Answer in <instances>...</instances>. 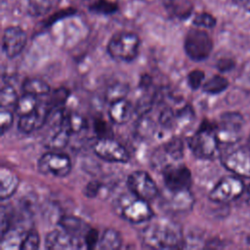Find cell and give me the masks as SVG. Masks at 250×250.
Masks as SVG:
<instances>
[{
	"mask_svg": "<svg viewBox=\"0 0 250 250\" xmlns=\"http://www.w3.org/2000/svg\"><path fill=\"white\" fill-rule=\"evenodd\" d=\"M140 237L144 245L156 249L180 248L184 243L180 225L165 219H158L146 226Z\"/></svg>",
	"mask_w": 250,
	"mask_h": 250,
	"instance_id": "cell-1",
	"label": "cell"
},
{
	"mask_svg": "<svg viewBox=\"0 0 250 250\" xmlns=\"http://www.w3.org/2000/svg\"><path fill=\"white\" fill-rule=\"evenodd\" d=\"M216 127L208 120H203L198 130L188 139V146L191 152L198 158H211L218 147Z\"/></svg>",
	"mask_w": 250,
	"mask_h": 250,
	"instance_id": "cell-2",
	"label": "cell"
},
{
	"mask_svg": "<svg viewBox=\"0 0 250 250\" xmlns=\"http://www.w3.org/2000/svg\"><path fill=\"white\" fill-rule=\"evenodd\" d=\"M140 38L137 34L129 31L115 33L107 44V53L115 61L129 62L138 56Z\"/></svg>",
	"mask_w": 250,
	"mask_h": 250,
	"instance_id": "cell-3",
	"label": "cell"
},
{
	"mask_svg": "<svg viewBox=\"0 0 250 250\" xmlns=\"http://www.w3.org/2000/svg\"><path fill=\"white\" fill-rule=\"evenodd\" d=\"M184 48L187 56L195 62L207 59L213 49V42L210 35L199 28L188 30L185 37Z\"/></svg>",
	"mask_w": 250,
	"mask_h": 250,
	"instance_id": "cell-4",
	"label": "cell"
},
{
	"mask_svg": "<svg viewBox=\"0 0 250 250\" xmlns=\"http://www.w3.org/2000/svg\"><path fill=\"white\" fill-rule=\"evenodd\" d=\"M119 211L124 220L133 224L149 221L154 215L148 201L139 198L134 194L132 198H125L122 200L119 204Z\"/></svg>",
	"mask_w": 250,
	"mask_h": 250,
	"instance_id": "cell-5",
	"label": "cell"
},
{
	"mask_svg": "<svg viewBox=\"0 0 250 250\" xmlns=\"http://www.w3.org/2000/svg\"><path fill=\"white\" fill-rule=\"evenodd\" d=\"M243 116L238 112H225L220 117L216 127V136L219 143L233 144L238 141L243 127Z\"/></svg>",
	"mask_w": 250,
	"mask_h": 250,
	"instance_id": "cell-6",
	"label": "cell"
},
{
	"mask_svg": "<svg viewBox=\"0 0 250 250\" xmlns=\"http://www.w3.org/2000/svg\"><path fill=\"white\" fill-rule=\"evenodd\" d=\"M127 186L132 194L146 201L153 200L158 195L156 184L145 171L131 173L127 178Z\"/></svg>",
	"mask_w": 250,
	"mask_h": 250,
	"instance_id": "cell-7",
	"label": "cell"
},
{
	"mask_svg": "<svg viewBox=\"0 0 250 250\" xmlns=\"http://www.w3.org/2000/svg\"><path fill=\"white\" fill-rule=\"evenodd\" d=\"M244 191V185L236 177L228 176L220 180L209 193V199L216 203H228L238 198Z\"/></svg>",
	"mask_w": 250,
	"mask_h": 250,
	"instance_id": "cell-8",
	"label": "cell"
},
{
	"mask_svg": "<svg viewBox=\"0 0 250 250\" xmlns=\"http://www.w3.org/2000/svg\"><path fill=\"white\" fill-rule=\"evenodd\" d=\"M37 168L42 174H51L62 178L70 173L71 160L66 154L50 151L40 157Z\"/></svg>",
	"mask_w": 250,
	"mask_h": 250,
	"instance_id": "cell-9",
	"label": "cell"
},
{
	"mask_svg": "<svg viewBox=\"0 0 250 250\" xmlns=\"http://www.w3.org/2000/svg\"><path fill=\"white\" fill-rule=\"evenodd\" d=\"M162 176L166 188L172 191L189 189L192 183L190 170L185 165L168 164L163 168Z\"/></svg>",
	"mask_w": 250,
	"mask_h": 250,
	"instance_id": "cell-10",
	"label": "cell"
},
{
	"mask_svg": "<svg viewBox=\"0 0 250 250\" xmlns=\"http://www.w3.org/2000/svg\"><path fill=\"white\" fill-rule=\"evenodd\" d=\"M95 154L108 162L126 163L130 159L127 149L111 138H100L94 145Z\"/></svg>",
	"mask_w": 250,
	"mask_h": 250,
	"instance_id": "cell-11",
	"label": "cell"
},
{
	"mask_svg": "<svg viewBox=\"0 0 250 250\" xmlns=\"http://www.w3.org/2000/svg\"><path fill=\"white\" fill-rule=\"evenodd\" d=\"M26 44V33L19 26L7 27L2 36V50L7 58L19 56Z\"/></svg>",
	"mask_w": 250,
	"mask_h": 250,
	"instance_id": "cell-12",
	"label": "cell"
},
{
	"mask_svg": "<svg viewBox=\"0 0 250 250\" xmlns=\"http://www.w3.org/2000/svg\"><path fill=\"white\" fill-rule=\"evenodd\" d=\"M224 166L243 178H250V149L238 148L230 151L223 158Z\"/></svg>",
	"mask_w": 250,
	"mask_h": 250,
	"instance_id": "cell-13",
	"label": "cell"
},
{
	"mask_svg": "<svg viewBox=\"0 0 250 250\" xmlns=\"http://www.w3.org/2000/svg\"><path fill=\"white\" fill-rule=\"evenodd\" d=\"M51 109L49 108L47 103L39 104L35 110L25 115L20 116L18 121L19 131L23 134H29L41 128L46 124Z\"/></svg>",
	"mask_w": 250,
	"mask_h": 250,
	"instance_id": "cell-14",
	"label": "cell"
},
{
	"mask_svg": "<svg viewBox=\"0 0 250 250\" xmlns=\"http://www.w3.org/2000/svg\"><path fill=\"white\" fill-rule=\"evenodd\" d=\"M193 197L189 189L172 191L167 189V193L162 197L161 204L172 212H187L193 205Z\"/></svg>",
	"mask_w": 250,
	"mask_h": 250,
	"instance_id": "cell-15",
	"label": "cell"
},
{
	"mask_svg": "<svg viewBox=\"0 0 250 250\" xmlns=\"http://www.w3.org/2000/svg\"><path fill=\"white\" fill-rule=\"evenodd\" d=\"M81 239L74 237L65 230L54 229L45 238V246L48 249H77L81 247Z\"/></svg>",
	"mask_w": 250,
	"mask_h": 250,
	"instance_id": "cell-16",
	"label": "cell"
},
{
	"mask_svg": "<svg viewBox=\"0 0 250 250\" xmlns=\"http://www.w3.org/2000/svg\"><path fill=\"white\" fill-rule=\"evenodd\" d=\"M133 104L126 99L111 103L108 108L109 119L117 125H123L127 123L133 116Z\"/></svg>",
	"mask_w": 250,
	"mask_h": 250,
	"instance_id": "cell-17",
	"label": "cell"
},
{
	"mask_svg": "<svg viewBox=\"0 0 250 250\" xmlns=\"http://www.w3.org/2000/svg\"><path fill=\"white\" fill-rule=\"evenodd\" d=\"M20 184V180L16 173L12 170L2 167L0 170V197L5 200L12 196Z\"/></svg>",
	"mask_w": 250,
	"mask_h": 250,
	"instance_id": "cell-18",
	"label": "cell"
},
{
	"mask_svg": "<svg viewBox=\"0 0 250 250\" xmlns=\"http://www.w3.org/2000/svg\"><path fill=\"white\" fill-rule=\"evenodd\" d=\"M59 224L63 230L79 239L84 238L86 231L89 229V227L80 218L74 216H63L60 219Z\"/></svg>",
	"mask_w": 250,
	"mask_h": 250,
	"instance_id": "cell-19",
	"label": "cell"
},
{
	"mask_svg": "<svg viewBox=\"0 0 250 250\" xmlns=\"http://www.w3.org/2000/svg\"><path fill=\"white\" fill-rule=\"evenodd\" d=\"M99 248L104 250L118 249L122 245V237L114 229H105L102 233L99 241Z\"/></svg>",
	"mask_w": 250,
	"mask_h": 250,
	"instance_id": "cell-20",
	"label": "cell"
},
{
	"mask_svg": "<svg viewBox=\"0 0 250 250\" xmlns=\"http://www.w3.org/2000/svg\"><path fill=\"white\" fill-rule=\"evenodd\" d=\"M22 91L23 93L32 94L35 96L48 95L51 91L50 86L47 82L40 78H26L22 82Z\"/></svg>",
	"mask_w": 250,
	"mask_h": 250,
	"instance_id": "cell-21",
	"label": "cell"
},
{
	"mask_svg": "<svg viewBox=\"0 0 250 250\" xmlns=\"http://www.w3.org/2000/svg\"><path fill=\"white\" fill-rule=\"evenodd\" d=\"M39 105V103L37 101V96L28 94V93H23L21 97H20L17 101V104L15 105L16 113L20 116L25 115L37 108Z\"/></svg>",
	"mask_w": 250,
	"mask_h": 250,
	"instance_id": "cell-22",
	"label": "cell"
},
{
	"mask_svg": "<svg viewBox=\"0 0 250 250\" xmlns=\"http://www.w3.org/2000/svg\"><path fill=\"white\" fill-rule=\"evenodd\" d=\"M70 135L71 133L61 124L60 126H57L55 132L47 140L46 146L50 148H62L67 145Z\"/></svg>",
	"mask_w": 250,
	"mask_h": 250,
	"instance_id": "cell-23",
	"label": "cell"
},
{
	"mask_svg": "<svg viewBox=\"0 0 250 250\" xmlns=\"http://www.w3.org/2000/svg\"><path fill=\"white\" fill-rule=\"evenodd\" d=\"M62 125L67 129L71 134L73 133H79L81 130H83L86 125V119L76 112H70V113H64Z\"/></svg>",
	"mask_w": 250,
	"mask_h": 250,
	"instance_id": "cell-24",
	"label": "cell"
},
{
	"mask_svg": "<svg viewBox=\"0 0 250 250\" xmlns=\"http://www.w3.org/2000/svg\"><path fill=\"white\" fill-rule=\"evenodd\" d=\"M128 93H129V86L127 84L116 82L108 86V88L105 91L104 98H105V101L110 104L111 103L125 99Z\"/></svg>",
	"mask_w": 250,
	"mask_h": 250,
	"instance_id": "cell-25",
	"label": "cell"
},
{
	"mask_svg": "<svg viewBox=\"0 0 250 250\" xmlns=\"http://www.w3.org/2000/svg\"><path fill=\"white\" fill-rule=\"evenodd\" d=\"M229 86V81L222 75H214L209 80H207L203 86L202 90L211 95H216L225 91Z\"/></svg>",
	"mask_w": 250,
	"mask_h": 250,
	"instance_id": "cell-26",
	"label": "cell"
},
{
	"mask_svg": "<svg viewBox=\"0 0 250 250\" xmlns=\"http://www.w3.org/2000/svg\"><path fill=\"white\" fill-rule=\"evenodd\" d=\"M69 97V90L65 87H59L50 94L49 100L46 102L51 111L53 109L62 108Z\"/></svg>",
	"mask_w": 250,
	"mask_h": 250,
	"instance_id": "cell-27",
	"label": "cell"
},
{
	"mask_svg": "<svg viewBox=\"0 0 250 250\" xmlns=\"http://www.w3.org/2000/svg\"><path fill=\"white\" fill-rule=\"evenodd\" d=\"M164 151L173 159L179 160L184 154V145L180 138H172L163 145Z\"/></svg>",
	"mask_w": 250,
	"mask_h": 250,
	"instance_id": "cell-28",
	"label": "cell"
},
{
	"mask_svg": "<svg viewBox=\"0 0 250 250\" xmlns=\"http://www.w3.org/2000/svg\"><path fill=\"white\" fill-rule=\"evenodd\" d=\"M18 95L15 88L9 84L3 85L0 91V105L1 107H8L16 105L18 101Z\"/></svg>",
	"mask_w": 250,
	"mask_h": 250,
	"instance_id": "cell-29",
	"label": "cell"
},
{
	"mask_svg": "<svg viewBox=\"0 0 250 250\" xmlns=\"http://www.w3.org/2000/svg\"><path fill=\"white\" fill-rule=\"evenodd\" d=\"M40 238L36 229H30L21 240L20 249L21 250H35L39 247Z\"/></svg>",
	"mask_w": 250,
	"mask_h": 250,
	"instance_id": "cell-30",
	"label": "cell"
},
{
	"mask_svg": "<svg viewBox=\"0 0 250 250\" xmlns=\"http://www.w3.org/2000/svg\"><path fill=\"white\" fill-rule=\"evenodd\" d=\"M90 10L104 15L113 14L118 10V5L109 0H96L90 7Z\"/></svg>",
	"mask_w": 250,
	"mask_h": 250,
	"instance_id": "cell-31",
	"label": "cell"
},
{
	"mask_svg": "<svg viewBox=\"0 0 250 250\" xmlns=\"http://www.w3.org/2000/svg\"><path fill=\"white\" fill-rule=\"evenodd\" d=\"M54 0H28L29 12L32 15H42L51 9Z\"/></svg>",
	"mask_w": 250,
	"mask_h": 250,
	"instance_id": "cell-32",
	"label": "cell"
},
{
	"mask_svg": "<svg viewBox=\"0 0 250 250\" xmlns=\"http://www.w3.org/2000/svg\"><path fill=\"white\" fill-rule=\"evenodd\" d=\"M193 24L199 27H205V28H212L216 25V19L209 13H199L197 14L193 21Z\"/></svg>",
	"mask_w": 250,
	"mask_h": 250,
	"instance_id": "cell-33",
	"label": "cell"
},
{
	"mask_svg": "<svg viewBox=\"0 0 250 250\" xmlns=\"http://www.w3.org/2000/svg\"><path fill=\"white\" fill-rule=\"evenodd\" d=\"M94 131L96 135L100 138H110L111 137V128L108 123L100 117H97L94 120Z\"/></svg>",
	"mask_w": 250,
	"mask_h": 250,
	"instance_id": "cell-34",
	"label": "cell"
},
{
	"mask_svg": "<svg viewBox=\"0 0 250 250\" xmlns=\"http://www.w3.org/2000/svg\"><path fill=\"white\" fill-rule=\"evenodd\" d=\"M204 77H205V74L200 69H194L190 71L188 74V84L189 88L192 90L198 89L201 86Z\"/></svg>",
	"mask_w": 250,
	"mask_h": 250,
	"instance_id": "cell-35",
	"label": "cell"
},
{
	"mask_svg": "<svg viewBox=\"0 0 250 250\" xmlns=\"http://www.w3.org/2000/svg\"><path fill=\"white\" fill-rule=\"evenodd\" d=\"M100 237H101V235H100L98 229L89 228V229L86 231L84 238H83L86 248H88V249L95 248L96 245L99 244Z\"/></svg>",
	"mask_w": 250,
	"mask_h": 250,
	"instance_id": "cell-36",
	"label": "cell"
},
{
	"mask_svg": "<svg viewBox=\"0 0 250 250\" xmlns=\"http://www.w3.org/2000/svg\"><path fill=\"white\" fill-rule=\"evenodd\" d=\"M0 117H1V135H4L12 127L14 122V115L10 110L6 109V107H1Z\"/></svg>",
	"mask_w": 250,
	"mask_h": 250,
	"instance_id": "cell-37",
	"label": "cell"
},
{
	"mask_svg": "<svg viewBox=\"0 0 250 250\" xmlns=\"http://www.w3.org/2000/svg\"><path fill=\"white\" fill-rule=\"evenodd\" d=\"M175 120H177L176 114H174L169 108L164 109L159 116V122L165 128H172Z\"/></svg>",
	"mask_w": 250,
	"mask_h": 250,
	"instance_id": "cell-38",
	"label": "cell"
},
{
	"mask_svg": "<svg viewBox=\"0 0 250 250\" xmlns=\"http://www.w3.org/2000/svg\"><path fill=\"white\" fill-rule=\"evenodd\" d=\"M102 188V183L99 181H91L84 188V195L87 197H95L98 195Z\"/></svg>",
	"mask_w": 250,
	"mask_h": 250,
	"instance_id": "cell-39",
	"label": "cell"
},
{
	"mask_svg": "<svg viewBox=\"0 0 250 250\" xmlns=\"http://www.w3.org/2000/svg\"><path fill=\"white\" fill-rule=\"evenodd\" d=\"M216 66L221 72H228L233 69V67L235 66V62L229 58H223L217 62Z\"/></svg>",
	"mask_w": 250,
	"mask_h": 250,
	"instance_id": "cell-40",
	"label": "cell"
},
{
	"mask_svg": "<svg viewBox=\"0 0 250 250\" xmlns=\"http://www.w3.org/2000/svg\"><path fill=\"white\" fill-rule=\"evenodd\" d=\"M75 10H72V9H67V10H62V11H60L59 13L57 14H54L52 17L49 18L48 21L46 22V25H50L52 23H54L55 21H57L58 20L62 19V18H65L67 16H70L72 14H74Z\"/></svg>",
	"mask_w": 250,
	"mask_h": 250,
	"instance_id": "cell-41",
	"label": "cell"
},
{
	"mask_svg": "<svg viewBox=\"0 0 250 250\" xmlns=\"http://www.w3.org/2000/svg\"><path fill=\"white\" fill-rule=\"evenodd\" d=\"M151 84H152L151 77L148 74H143L140 79V84H139L140 88L147 90L151 86Z\"/></svg>",
	"mask_w": 250,
	"mask_h": 250,
	"instance_id": "cell-42",
	"label": "cell"
},
{
	"mask_svg": "<svg viewBox=\"0 0 250 250\" xmlns=\"http://www.w3.org/2000/svg\"><path fill=\"white\" fill-rule=\"evenodd\" d=\"M238 2L241 3L244 9H246L247 11H250V0H238Z\"/></svg>",
	"mask_w": 250,
	"mask_h": 250,
	"instance_id": "cell-43",
	"label": "cell"
},
{
	"mask_svg": "<svg viewBox=\"0 0 250 250\" xmlns=\"http://www.w3.org/2000/svg\"><path fill=\"white\" fill-rule=\"evenodd\" d=\"M247 243H248V244H250V235L247 237Z\"/></svg>",
	"mask_w": 250,
	"mask_h": 250,
	"instance_id": "cell-44",
	"label": "cell"
},
{
	"mask_svg": "<svg viewBox=\"0 0 250 250\" xmlns=\"http://www.w3.org/2000/svg\"><path fill=\"white\" fill-rule=\"evenodd\" d=\"M249 143H250V137H249Z\"/></svg>",
	"mask_w": 250,
	"mask_h": 250,
	"instance_id": "cell-45",
	"label": "cell"
}]
</instances>
